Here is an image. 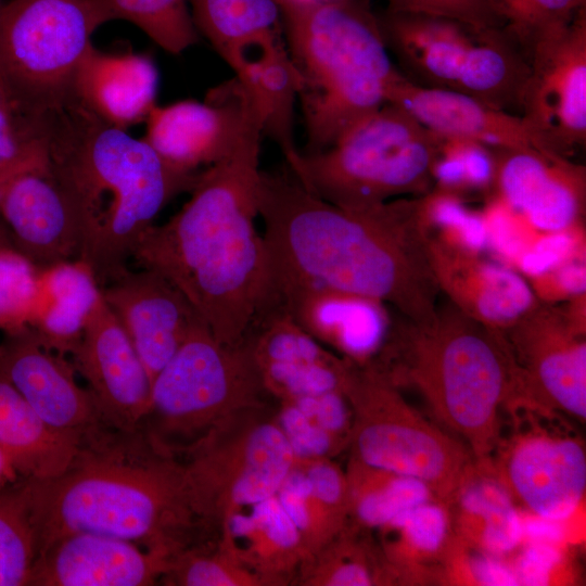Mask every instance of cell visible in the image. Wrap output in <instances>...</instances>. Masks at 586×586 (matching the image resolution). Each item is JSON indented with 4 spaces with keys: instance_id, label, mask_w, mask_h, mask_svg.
Listing matches in <instances>:
<instances>
[{
    "instance_id": "obj_1",
    "label": "cell",
    "mask_w": 586,
    "mask_h": 586,
    "mask_svg": "<svg viewBox=\"0 0 586 586\" xmlns=\"http://www.w3.org/2000/svg\"><path fill=\"white\" fill-rule=\"evenodd\" d=\"M257 201L276 295L331 289L388 304L417 324L435 320L441 291L421 196L345 208L305 188L289 169L262 170Z\"/></svg>"
},
{
    "instance_id": "obj_2",
    "label": "cell",
    "mask_w": 586,
    "mask_h": 586,
    "mask_svg": "<svg viewBox=\"0 0 586 586\" xmlns=\"http://www.w3.org/2000/svg\"><path fill=\"white\" fill-rule=\"evenodd\" d=\"M263 136L251 104L229 153L200 171L190 199L166 222L149 227L131 257L178 288L227 345L240 344L273 298L266 244L255 226Z\"/></svg>"
},
{
    "instance_id": "obj_3",
    "label": "cell",
    "mask_w": 586,
    "mask_h": 586,
    "mask_svg": "<svg viewBox=\"0 0 586 586\" xmlns=\"http://www.w3.org/2000/svg\"><path fill=\"white\" fill-rule=\"evenodd\" d=\"M38 553L77 532L132 542L167 558L193 546L208 526L196 514L179 457L145 432L106 423L87 433L59 475L20 488ZM38 557V556H37Z\"/></svg>"
},
{
    "instance_id": "obj_4",
    "label": "cell",
    "mask_w": 586,
    "mask_h": 586,
    "mask_svg": "<svg viewBox=\"0 0 586 586\" xmlns=\"http://www.w3.org/2000/svg\"><path fill=\"white\" fill-rule=\"evenodd\" d=\"M30 132L73 209L78 259L100 288L128 269L154 218L174 196L190 192L200 174L169 166L143 138L107 123L76 93Z\"/></svg>"
},
{
    "instance_id": "obj_5",
    "label": "cell",
    "mask_w": 586,
    "mask_h": 586,
    "mask_svg": "<svg viewBox=\"0 0 586 586\" xmlns=\"http://www.w3.org/2000/svg\"><path fill=\"white\" fill-rule=\"evenodd\" d=\"M403 319L391 321L366 364L397 388H416L436 418L466 441L474 460L488 461L515 380L500 333L453 304L438 308L428 324Z\"/></svg>"
},
{
    "instance_id": "obj_6",
    "label": "cell",
    "mask_w": 586,
    "mask_h": 586,
    "mask_svg": "<svg viewBox=\"0 0 586 586\" xmlns=\"http://www.w3.org/2000/svg\"><path fill=\"white\" fill-rule=\"evenodd\" d=\"M280 7L288 50L303 80L306 153L317 152L386 104L404 75L367 0Z\"/></svg>"
},
{
    "instance_id": "obj_7",
    "label": "cell",
    "mask_w": 586,
    "mask_h": 586,
    "mask_svg": "<svg viewBox=\"0 0 586 586\" xmlns=\"http://www.w3.org/2000/svg\"><path fill=\"white\" fill-rule=\"evenodd\" d=\"M441 137L405 109L386 103L330 146L301 152L290 171L323 200L367 208L395 198L422 196L433 182Z\"/></svg>"
},
{
    "instance_id": "obj_8",
    "label": "cell",
    "mask_w": 586,
    "mask_h": 586,
    "mask_svg": "<svg viewBox=\"0 0 586 586\" xmlns=\"http://www.w3.org/2000/svg\"><path fill=\"white\" fill-rule=\"evenodd\" d=\"M267 397L246 344H222L201 319L152 381L141 429L179 456L230 416L266 405Z\"/></svg>"
},
{
    "instance_id": "obj_9",
    "label": "cell",
    "mask_w": 586,
    "mask_h": 586,
    "mask_svg": "<svg viewBox=\"0 0 586 586\" xmlns=\"http://www.w3.org/2000/svg\"><path fill=\"white\" fill-rule=\"evenodd\" d=\"M343 393L353 416L351 457L421 482L447 506L474 463L467 446L430 423L367 364L348 360Z\"/></svg>"
},
{
    "instance_id": "obj_10",
    "label": "cell",
    "mask_w": 586,
    "mask_h": 586,
    "mask_svg": "<svg viewBox=\"0 0 586 586\" xmlns=\"http://www.w3.org/2000/svg\"><path fill=\"white\" fill-rule=\"evenodd\" d=\"M387 48L420 85L460 92L496 109L519 105L527 58L500 28L386 11L380 17Z\"/></svg>"
},
{
    "instance_id": "obj_11",
    "label": "cell",
    "mask_w": 586,
    "mask_h": 586,
    "mask_svg": "<svg viewBox=\"0 0 586 586\" xmlns=\"http://www.w3.org/2000/svg\"><path fill=\"white\" fill-rule=\"evenodd\" d=\"M97 29L87 0H10L0 7V89L29 125L74 94Z\"/></svg>"
},
{
    "instance_id": "obj_12",
    "label": "cell",
    "mask_w": 586,
    "mask_h": 586,
    "mask_svg": "<svg viewBox=\"0 0 586 586\" xmlns=\"http://www.w3.org/2000/svg\"><path fill=\"white\" fill-rule=\"evenodd\" d=\"M271 415L267 404L239 411L178 456L193 508L208 527L218 531L232 511L275 495L294 467Z\"/></svg>"
},
{
    "instance_id": "obj_13",
    "label": "cell",
    "mask_w": 586,
    "mask_h": 586,
    "mask_svg": "<svg viewBox=\"0 0 586 586\" xmlns=\"http://www.w3.org/2000/svg\"><path fill=\"white\" fill-rule=\"evenodd\" d=\"M527 54L521 116L548 151L566 156L586 142V7Z\"/></svg>"
},
{
    "instance_id": "obj_14",
    "label": "cell",
    "mask_w": 586,
    "mask_h": 586,
    "mask_svg": "<svg viewBox=\"0 0 586 586\" xmlns=\"http://www.w3.org/2000/svg\"><path fill=\"white\" fill-rule=\"evenodd\" d=\"M498 332L515 370L517 391L549 409L585 421V328L565 307L537 301Z\"/></svg>"
},
{
    "instance_id": "obj_15",
    "label": "cell",
    "mask_w": 586,
    "mask_h": 586,
    "mask_svg": "<svg viewBox=\"0 0 586 586\" xmlns=\"http://www.w3.org/2000/svg\"><path fill=\"white\" fill-rule=\"evenodd\" d=\"M489 464L512 500L542 519L569 518L585 494L584 445L550 424H519Z\"/></svg>"
},
{
    "instance_id": "obj_16",
    "label": "cell",
    "mask_w": 586,
    "mask_h": 586,
    "mask_svg": "<svg viewBox=\"0 0 586 586\" xmlns=\"http://www.w3.org/2000/svg\"><path fill=\"white\" fill-rule=\"evenodd\" d=\"M69 355L103 421L122 430L141 428L150 409L151 381L126 331L101 294Z\"/></svg>"
},
{
    "instance_id": "obj_17",
    "label": "cell",
    "mask_w": 586,
    "mask_h": 586,
    "mask_svg": "<svg viewBox=\"0 0 586 586\" xmlns=\"http://www.w3.org/2000/svg\"><path fill=\"white\" fill-rule=\"evenodd\" d=\"M250 97L234 77L211 92L205 102L155 105L145 118L144 140L171 167L195 174L226 156L237 142Z\"/></svg>"
},
{
    "instance_id": "obj_18",
    "label": "cell",
    "mask_w": 586,
    "mask_h": 586,
    "mask_svg": "<svg viewBox=\"0 0 586 586\" xmlns=\"http://www.w3.org/2000/svg\"><path fill=\"white\" fill-rule=\"evenodd\" d=\"M243 342L269 397L343 391L348 360L308 334L278 300L258 314Z\"/></svg>"
},
{
    "instance_id": "obj_19",
    "label": "cell",
    "mask_w": 586,
    "mask_h": 586,
    "mask_svg": "<svg viewBox=\"0 0 586 586\" xmlns=\"http://www.w3.org/2000/svg\"><path fill=\"white\" fill-rule=\"evenodd\" d=\"M498 198L543 233L581 225L585 167L534 148L494 149Z\"/></svg>"
},
{
    "instance_id": "obj_20",
    "label": "cell",
    "mask_w": 586,
    "mask_h": 586,
    "mask_svg": "<svg viewBox=\"0 0 586 586\" xmlns=\"http://www.w3.org/2000/svg\"><path fill=\"white\" fill-rule=\"evenodd\" d=\"M100 292L130 339L152 385L202 318L178 288L150 269H126Z\"/></svg>"
},
{
    "instance_id": "obj_21",
    "label": "cell",
    "mask_w": 586,
    "mask_h": 586,
    "mask_svg": "<svg viewBox=\"0 0 586 586\" xmlns=\"http://www.w3.org/2000/svg\"><path fill=\"white\" fill-rule=\"evenodd\" d=\"M169 558L132 542L90 532L65 535L38 553L29 585L149 586Z\"/></svg>"
},
{
    "instance_id": "obj_22",
    "label": "cell",
    "mask_w": 586,
    "mask_h": 586,
    "mask_svg": "<svg viewBox=\"0 0 586 586\" xmlns=\"http://www.w3.org/2000/svg\"><path fill=\"white\" fill-rule=\"evenodd\" d=\"M13 336L0 357V373L46 422L80 437L105 423L65 356L44 346L29 328Z\"/></svg>"
},
{
    "instance_id": "obj_23",
    "label": "cell",
    "mask_w": 586,
    "mask_h": 586,
    "mask_svg": "<svg viewBox=\"0 0 586 586\" xmlns=\"http://www.w3.org/2000/svg\"><path fill=\"white\" fill-rule=\"evenodd\" d=\"M430 260L441 292L457 309L484 327L501 331L538 301L514 270L429 233Z\"/></svg>"
},
{
    "instance_id": "obj_24",
    "label": "cell",
    "mask_w": 586,
    "mask_h": 586,
    "mask_svg": "<svg viewBox=\"0 0 586 586\" xmlns=\"http://www.w3.org/2000/svg\"><path fill=\"white\" fill-rule=\"evenodd\" d=\"M0 212L17 240L18 252L38 268L78 259L77 222L44 158L16 174L4 186Z\"/></svg>"
},
{
    "instance_id": "obj_25",
    "label": "cell",
    "mask_w": 586,
    "mask_h": 586,
    "mask_svg": "<svg viewBox=\"0 0 586 586\" xmlns=\"http://www.w3.org/2000/svg\"><path fill=\"white\" fill-rule=\"evenodd\" d=\"M409 112L432 132L491 149L534 148L548 151L521 115L496 109L467 94L423 86L403 76L388 102Z\"/></svg>"
},
{
    "instance_id": "obj_26",
    "label": "cell",
    "mask_w": 586,
    "mask_h": 586,
    "mask_svg": "<svg viewBox=\"0 0 586 586\" xmlns=\"http://www.w3.org/2000/svg\"><path fill=\"white\" fill-rule=\"evenodd\" d=\"M276 296L308 334L356 364L371 359L391 324L383 303L356 294L313 288Z\"/></svg>"
},
{
    "instance_id": "obj_27",
    "label": "cell",
    "mask_w": 586,
    "mask_h": 586,
    "mask_svg": "<svg viewBox=\"0 0 586 586\" xmlns=\"http://www.w3.org/2000/svg\"><path fill=\"white\" fill-rule=\"evenodd\" d=\"M217 540L265 586L294 584L307 558L276 494L228 514L218 526Z\"/></svg>"
},
{
    "instance_id": "obj_28",
    "label": "cell",
    "mask_w": 586,
    "mask_h": 586,
    "mask_svg": "<svg viewBox=\"0 0 586 586\" xmlns=\"http://www.w3.org/2000/svg\"><path fill=\"white\" fill-rule=\"evenodd\" d=\"M157 85L158 72L150 56L107 53L91 44L78 66L74 90L101 118L127 129L145 120L156 105Z\"/></svg>"
},
{
    "instance_id": "obj_29",
    "label": "cell",
    "mask_w": 586,
    "mask_h": 586,
    "mask_svg": "<svg viewBox=\"0 0 586 586\" xmlns=\"http://www.w3.org/2000/svg\"><path fill=\"white\" fill-rule=\"evenodd\" d=\"M192 18L219 56L240 72L282 40L278 0H190Z\"/></svg>"
},
{
    "instance_id": "obj_30",
    "label": "cell",
    "mask_w": 586,
    "mask_h": 586,
    "mask_svg": "<svg viewBox=\"0 0 586 586\" xmlns=\"http://www.w3.org/2000/svg\"><path fill=\"white\" fill-rule=\"evenodd\" d=\"M100 294L93 272L79 259L39 268L28 327L48 348L71 354Z\"/></svg>"
},
{
    "instance_id": "obj_31",
    "label": "cell",
    "mask_w": 586,
    "mask_h": 586,
    "mask_svg": "<svg viewBox=\"0 0 586 586\" xmlns=\"http://www.w3.org/2000/svg\"><path fill=\"white\" fill-rule=\"evenodd\" d=\"M81 438L46 422L0 373V448L16 473L35 481L61 474Z\"/></svg>"
},
{
    "instance_id": "obj_32",
    "label": "cell",
    "mask_w": 586,
    "mask_h": 586,
    "mask_svg": "<svg viewBox=\"0 0 586 586\" xmlns=\"http://www.w3.org/2000/svg\"><path fill=\"white\" fill-rule=\"evenodd\" d=\"M456 536L493 556L514 548L521 524L512 498L488 461H475L446 506Z\"/></svg>"
},
{
    "instance_id": "obj_33",
    "label": "cell",
    "mask_w": 586,
    "mask_h": 586,
    "mask_svg": "<svg viewBox=\"0 0 586 586\" xmlns=\"http://www.w3.org/2000/svg\"><path fill=\"white\" fill-rule=\"evenodd\" d=\"M235 78L252 99L263 135L278 144L293 169L301 157L294 139V106L303 80L284 42L237 73Z\"/></svg>"
},
{
    "instance_id": "obj_34",
    "label": "cell",
    "mask_w": 586,
    "mask_h": 586,
    "mask_svg": "<svg viewBox=\"0 0 586 586\" xmlns=\"http://www.w3.org/2000/svg\"><path fill=\"white\" fill-rule=\"evenodd\" d=\"M278 403L275 418L296 460L332 459L349 446L353 416L343 391Z\"/></svg>"
},
{
    "instance_id": "obj_35",
    "label": "cell",
    "mask_w": 586,
    "mask_h": 586,
    "mask_svg": "<svg viewBox=\"0 0 586 586\" xmlns=\"http://www.w3.org/2000/svg\"><path fill=\"white\" fill-rule=\"evenodd\" d=\"M302 586L391 585L394 579L368 530L351 521L303 562Z\"/></svg>"
},
{
    "instance_id": "obj_36",
    "label": "cell",
    "mask_w": 586,
    "mask_h": 586,
    "mask_svg": "<svg viewBox=\"0 0 586 586\" xmlns=\"http://www.w3.org/2000/svg\"><path fill=\"white\" fill-rule=\"evenodd\" d=\"M345 474L349 495L348 521L367 530L379 528L410 508L435 498L415 479L370 467L352 457Z\"/></svg>"
},
{
    "instance_id": "obj_37",
    "label": "cell",
    "mask_w": 586,
    "mask_h": 586,
    "mask_svg": "<svg viewBox=\"0 0 586 586\" xmlns=\"http://www.w3.org/2000/svg\"><path fill=\"white\" fill-rule=\"evenodd\" d=\"M98 28L123 20L135 24L157 46L180 54L200 40L187 0H87Z\"/></svg>"
},
{
    "instance_id": "obj_38",
    "label": "cell",
    "mask_w": 586,
    "mask_h": 586,
    "mask_svg": "<svg viewBox=\"0 0 586 586\" xmlns=\"http://www.w3.org/2000/svg\"><path fill=\"white\" fill-rule=\"evenodd\" d=\"M161 582L175 586H265L217 539L177 552L170 558Z\"/></svg>"
},
{
    "instance_id": "obj_39",
    "label": "cell",
    "mask_w": 586,
    "mask_h": 586,
    "mask_svg": "<svg viewBox=\"0 0 586 586\" xmlns=\"http://www.w3.org/2000/svg\"><path fill=\"white\" fill-rule=\"evenodd\" d=\"M37 556L35 528L21 491L0 497V586L29 585Z\"/></svg>"
},
{
    "instance_id": "obj_40",
    "label": "cell",
    "mask_w": 586,
    "mask_h": 586,
    "mask_svg": "<svg viewBox=\"0 0 586 586\" xmlns=\"http://www.w3.org/2000/svg\"><path fill=\"white\" fill-rule=\"evenodd\" d=\"M432 174L433 182L440 186L441 191L485 189L494 182V149L468 140L441 137Z\"/></svg>"
},
{
    "instance_id": "obj_41",
    "label": "cell",
    "mask_w": 586,
    "mask_h": 586,
    "mask_svg": "<svg viewBox=\"0 0 586 586\" xmlns=\"http://www.w3.org/2000/svg\"><path fill=\"white\" fill-rule=\"evenodd\" d=\"M506 33L528 51L546 31L562 26L585 8V0H488Z\"/></svg>"
},
{
    "instance_id": "obj_42",
    "label": "cell",
    "mask_w": 586,
    "mask_h": 586,
    "mask_svg": "<svg viewBox=\"0 0 586 586\" xmlns=\"http://www.w3.org/2000/svg\"><path fill=\"white\" fill-rule=\"evenodd\" d=\"M38 271L21 252L0 249V329L12 335L29 328Z\"/></svg>"
},
{
    "instance_id": "obj_43",
    "label": "cell",
    "mask_w": 586,
    "mask_h": 586,
    "mask_svg": "<svg viewBox=\"0 0 586 586\" xmlns=\"http://www.w3.org/2000/svg\"><path fill=\"white\" fill-rule=\"evenodd\" d=\"M276 496L298 531L307 557L339 532L324 513L305 472L296 461Z\"/></svg>"
},
{
    "instance_id": "obj_44",
    "label": "cell",
    "mask_w": 586,
    "mask_h": 586,
    "mask_svg": "<svg viewBox=\"0 0 586 586\" xmlns=\"http://www.w3.org/2000/svg\"><path fill=\"white\" fill-rule=\"evenodd\" d=\"M324 513L340 531L349 519V495L345 471L331 458L296 460Z\"/></svg>"
},
{
    "instance_id": "obj_45",
    "label": "cell",
    "mask_w": 586,
    "mask_h": 586,
    "mask_svg": "<svg viewBox=\"0 0 586 586\" xmlns=\"http://www.w3.org/2000/svg\"><path fill=\"white\" fill-rule=\"evenodd\" d=\"M387 11L446 17L479 28L501 25L488 0H386Z\"/></svg>"
},
{
    "instance_id": "obj_46",
    "label": "cell",
    "mask_w": 586,
    "mask_h": 586,
    "mask_svg": "<svg viewBox=\"0 0 586 586\" xmlns=\"http://www.w3.org/2000/svg\"><path fill=\"white\" fill-rule=\"evenodd\" d=\"M531 285L536 298L552 303L585 293V266L582 259H573L532 277Z\"/></svg>"
},
{
    "instance_id": "obj_47",
    "label": "cell",
    "mask_w": 586,
    "mask_h": 586,
    "mask_svg": "<svg viewBox=\"0 0 586 586\" xmlns=\"http://www.w3.org/2000/svg\"><path fill=\"white\" fill-rule=\"evenodd\" d=\"M34 143L31 136L21 131L0 132V173L22 160Z\"/></svg>"
},
{
    "instance_id": "obj_48",
    "label": "cell",
    "mask_w": 586,
    "mask_h": 586,
    "mask_svg": "<svg viewBox=\"0 0 586 586\" xmlns=\"http://www.w3.org/2000/svg\"><path fill=\"white\" fill-rule=\"evenodd\" d=\"M18 126L17 118L0 89V132L18 131Z\"/></svg>"
},
{
    "instance_id": "obj_49",
    "label": "cell",
    "mask_w": 586,
    "mask_h": 586,
    "mask_svg": "<svg viewBox=\"0 0 586 586\" xmlns=\"http://www.w3.org/2000/svg\"><path fill=\"white\" fill-rule=\"evenodd\" d=\"M16 471L7 455L0 448V489L8 482L16 477Z\"/></svg>"
},
{
    "instance_id": "obj_50",
    "label": "cell",
    "mask_w": 586,
    "mask_h": 586,
    "mask_svg": "<svg viewBox=\"0 0 586 586\" xmlns=\"http://www.w3.org/2000/svg\"><path fill=\"white\" fill-rule=\"evenodd\" d=\"M280 4L286 3V4H295V5H310V4H318L334 0H278Z\"/></svg>"
},
{
    "instance_id": "obj_51",
    "label": "cell",
    "mask_w": 586,
    "mask_h": 586,
    "mask_svg": "<svg viewBox=\"0 0 586 586\" xmlns=\"http://www.w3.org/2000/svg\"><path fill=\"white\" fill-rule=\"evenodd\" d=\"M1 4H2V3H1V1H0V7H1Z\"/></svg>"
},
{
    "instance_id": "obj_52",
    "label": "cell",
    "mask_w": 586,
    "mask_h": 586,
    "mask_svg": "<svg viewBox=\"0 0 586 586\" xmlns=\"http://www.w3.org/2000/svg\"><path fill=\"white\" fill-rule=\"evenodd\" d=\"M1 1V0H0Z\"/></svg>"
}]
</instances>
